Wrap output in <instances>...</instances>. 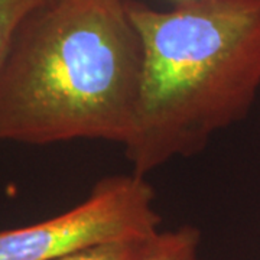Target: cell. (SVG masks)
I'll return each mask as SVG.
<instances>
[{"label":"cell","instance_id":"8992f818","mask_svg":"<svg viewBox=\"0 0 260 260\" xmlns=\"http://www.w3.org/2000/svg\"><path fill=\"white\" fill-rule=\"evenodd\" d=\"M42 2L45 0H0V68L19 25Z\"/></svg>","mask_w":260,"mask_h":260},{"label":"cell","instance_id":"5b68a950","mask_svg":"<svg viewBox=\"0 0 260 260\" xmlns=\"http://www.w3.org/2000/svg\"><path fill=\"white\" fill-rule=\"evenodd\" d=\"M158 233L150 236H133L99 243L55 260H142Z\"/></svg>","mask_w":260,"mask_h":260},{"label":"cell","instance_id":"6da1fadb","mask_svg":"<svg viewBox=\"0 0 260 260\" xmlns=\"http://www.w3.org/2000/svg\"><path fill=\"white\" fill-rule=\"evenodd\" d=\"M129 0H45L0 68V142H129L142 47Z\"/></svg>","mask_w":260,"mask_h":260},{"label":"cell","instance_id":"277c9868","mask_svg":"<svg viewBox=\"0 0 260 260\" xmlns=\"http://www.w3.org/2000/svg\"><path fill=\"white\" fill-rule=\"evenodd\" d=\"M201 233L192 225L159 232L142 260H198Z\"/></svg>","mask_w":260,"mask_h":260},{"label":"cell","instance_id":"7a4b0ae2","mask_svg":"<svg viewBox=\"0 0 260 260\" xmlns=\"http://www.w3.org/2000/svg\"><path fill=\"white\" fill-rule=\"evenodd\" d=\"M127 10L142 75L124 149L145 177L249 113L260 90V0H188L168 10L129 0Z\"/></svg>","mask_w":260,"mask_h":260},{"label":"cell","instance_id":"3957f363","mask_svg":"<svg viewBox=\"0 0 260 260\" xmlns=\"http://www.w3.org/2000/svg\"><path fill=\"white\" fill-rule=\"evenodd\" d=\"M159 224L155 192L145 177L116 175L65 213L0 232V260H55L99 243L155 234Z\"/></svg>","mask_w":260,"mask_h":260},{"label":"cell","instance_id":"52a82bcc","mask_svg":"<svg viewBox=\"0 0 260 260\" xmlns=\"http://www.w3.org/2000/svg\"><path fill=\"white\" fill-rule=\"evenodd\" d=\"M182 2H188V0H175V3H182Z\"/></svg>","mask_w":260,"mask_h":260}]
</instances>
